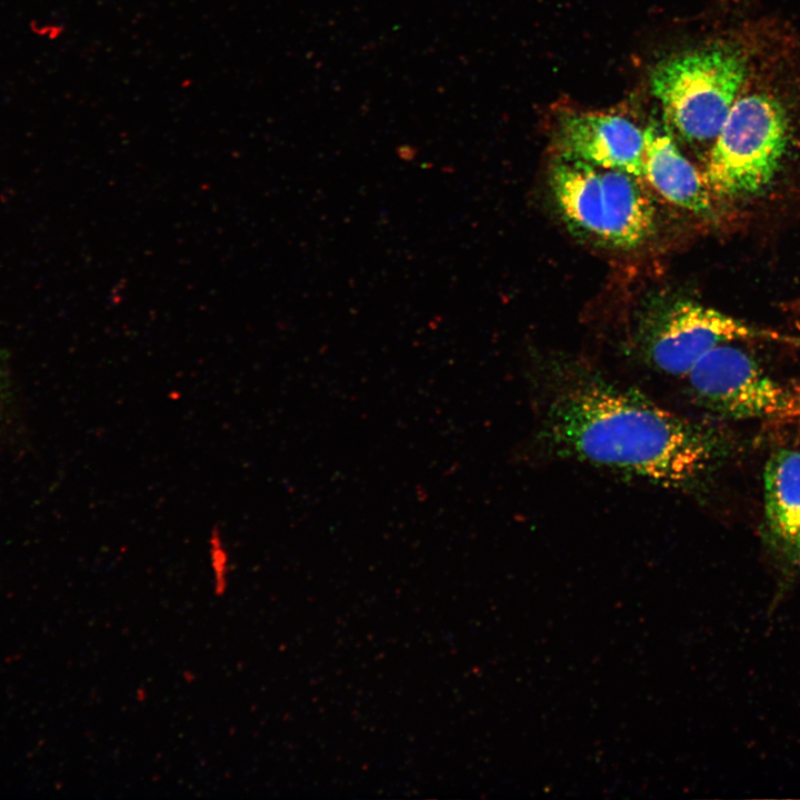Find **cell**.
I'll return each instance as SVG.
<instances>
[{"mask_svg":"<svg viewBox=\"0 0 800 800\" xmlns=\"http://www.w3.org/2000/svg\"><path fill=\"white\" fill-rule=\"evenodd\" d=\"M532 384L537 440L558 458L690 493L728 457L720 430L579 363L551 364Z\"/></svg>","mask_w":800,"mask_h":800,"instance_id":"6da1fadb","label":"cell"},{"mask_svg":"<svg viewBox=\"0 0 800 800\" xmlns=\"http://www.w3.org/2000/svg\"><path fill=\"white\" fill-rule=\"evenodd\" d=\"M642 178L557 156L549 186L571 232L596 243L632 249L656 231V210Z\"/></svg>","mask_w":800,"mask_h":800,"instance_id":"7a4b0ae2","label":"cell"},{"mask_svg":"<svg viewBox=\"0 0 800 800\" xmlns=\"http://www.w3.org/2000/svg\"><path fill=\"white\" fill-rule=\"evenodd\" d=\"M750 61L746 44L713 42L658 62L650 73L651 91L683 139L714 140L747 81Z\"/></svg>","mask_w":800,"mask_h":800,"instance_id":"3957f363","label":"cell"},{"mask_svg":"<svg viewBox=\"0 0 800 800\" xmlns=\"http://www.w3.org/2000/svg\"><path fill=\"white\" fill-rule=\"evenodd\" d=\"M790 133L788 109L773 91L737 98L702 172L712 196L733 200L763 191L781 167Z\"/></svg>","mask_w":800,"mask_h":800,"instance_id":"277c9868","label":"cell"},{"mask_svg":"<svg viewBox=\"0 0 800 800\" xmlns=\"http://www.w3.org/2000/svg\"><path fill=\"white\" fill-rule=\"evenodd\" d=\"M732 343L711 349L683 378L692 402L730 419L800 414V391L772 379L753 357Z\"/></svg>","mask_w":800,"mask_h":800,"instance_id":"5b68a950","label":"cell"},{"mask_svg":"<svg viewBox=\"0 0 800 800\" xmlns=\"http://www.w3.org/2000/svg\"><path fill=\"white\" fill-rule=\"evenodd\" d=\"M759 334L727 313L680 300L653 316L640 333V347L656 370L683 379L714 347Z\"/></svg>","mask_w":800,"mask_h":800,"instance_id":"8992f818","label":"cell"},{"mask_svg":"<svg viewBox=\"0 0 800 800\" xmlns=\"http://www.w3.org/2000/svg\"><path fill=\"white\" fill-rule=\"evenodd\" d=\"M553 144L559 157L643 179V131L622 116L562 111L554 122Z\"/></svg>","mask_w":800,"mask_h":800,"instance_id":"52a82bcc","label":"cell"},{"mask_svg":"<svg viewBox=\"0 0 800 800\" xmlns=\"http://www.w3.org/2000/svg\"><path fill=\"white\" fill-rule=\"evenodd\" d=\"M643 179L672 204L700 217L712 213V193L703 176L681 153L666 130L650 126L643 131Z\"/></svg>","mask_w":800,"mask_h":800,"instance_id":"ba28073f","label":"cell"},{"mask_svg":"<svg viewBox=\"0 0 800 800\" xmlns=\"http://www.w3.org/2000/svg\"><path fill=\"white\" fill-rule=\"evenodd\" d=\"M764 509L774 543L800 566V451L780 449L767 461Z\"/></svg>","mask_w":800,"mask_h":800,"instance_id":"9c48e42d","label":"cell"},{"mask_svg":"<svg viewBox=\"0 0 800 800\" xmlns=\"http://www.w3.org/2000/svg\"><path fill=\"white\" fill-rule=\"evenodd\" d=\"M208 546L214 592L218 596L223 594L229 581L230 554L218 526L212 528L209 534Z\"/></svg>","mask_w":800,"mask_h":800,"instance_id":"30bf717a","label":"cell"}]
</instances>
